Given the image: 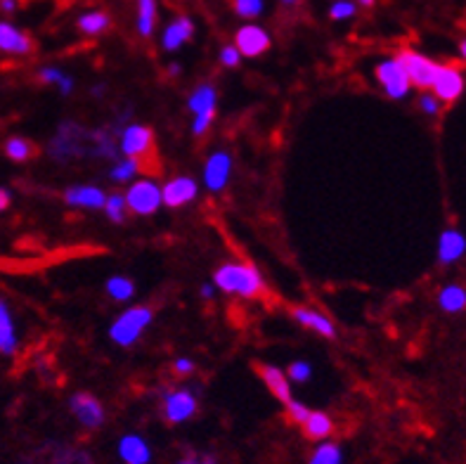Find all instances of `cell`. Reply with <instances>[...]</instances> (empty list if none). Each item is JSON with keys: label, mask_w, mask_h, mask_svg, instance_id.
<instances>
[{"label": "cell", "mask_w": 466, "mask_h": 464, "mask_svg": "<svg viewBox=\"0 0 466 464\" xmlns=\"http://www.w3.org/2000/svg\"><path fill=\"white\" fill-rule=\"evenodd\" d=\"M214 285L220 292L241 298H256L266 294V279L258 268L251 263H240V261L218 265V271L214 272Z\"/></svg>", "instance_id": "obj_1"}, {"label": "cell", "mask_w": 466, "mask_h": 464, "mask_svg": "<svg viewBox=\"0 0 466 464\" xmlns=\"http://www.w3.org/2000/svg\"><path fill=\"white\" fill-rule=\"evenodd\" d=\"M93 133L88 128L73 124V121H62L57 133L47 142V154L57 164H69L72 159L80 157H93Z\"/></svg>", "instance_id": "obj_2"}, {"label": "cell", "mask_w": 466, "mask_h": 464, "mask_svg": "<svg viewBox=\"0 0 466 464\" xmlns=\"http://www.w3.org/2000/svg\"><path fill=\"white\" fill-rule=\"evenodd\" d=\"M154 308L152 305H133L114 320L109 327V339L121 348H131L135 341H140V337L147 331V327L152 325Z\"/></svg>", "instance_id": "obj_3"}, {"label": "cell", "mask_w": 466, "mask_h": 464, "mask_svg": "<svg viewBox=\"0 0 466 464\" xmlns=\"http://www.w3.org/2000/svg\"><path fill=\"white\" fill-rule=\"evenodd\" d=\"M216 107H218V90L214 83H199L190 93L187 99V109L194 114L192 121V135L194 138H204L216 119Z\"/></svg>", "instance_id": "obj_4"}, {"label": "cell", "mask_w": 466, "mask_h": 464, "mask_svg": "<svg viewBox=\"0 0 466 464\" xmlns=\"http://www.w3.org/2000/svg\"><path fill=\"white\" fill-rule=\"evenodd\" d=\"M123 197H126L128 213H135V216H152L159 211V206H164L161 204V187L149 178L135 180Z\"/></svg>", "instance_id": "obj_5"}, {"label": "cell", "mask_w": 466, "mask_h": 464, "mask_svg": "<svg viewBox=\"0 0 466 464\" xmlns=\"http://www.w3.org/2000/svg\"><path fill=\"white\" fill-rule=\"evenodd\" d=\"M374 73H377V81L384 88V93L391 99H405L410 95V90H412V83L407 79V72L402 69L398 57L381 60L377 64V69H374Z\"/></svg>", "instance_id": "obj_6"}, {"label": "cell", "mask_w": 466, "mask_h": 464, "mask_svg": "<svg viewBox=\"0 0 466 464\" xmlns=\"http://www.w3.org/2000/svg\"><path fill=\"white\" fill-rule=\"evenodd\" d=\"M398 62L407 72V79L412 86L421 88V90H428L433 86V79H436L440 66L438 62H433L431 57L417 53V50H402L398 55Z\"/></svg>", "instance_id": "obj_7"}, {"label": "cell", "mask_w": 466, "mask_h": 464, "mask_svg": "<svg viewBox=\"0 0 466 464\" xmlns=\"http://www.w3.org/2000/svg\"><path fill=\"white\" fill-rule=\"evenodd\" d=\"M119 150L123 157H131V159H145L147 154H152L154 150V133L149 126H142V124H131V126H123V131L119 133Z\"/></svg>", "instance_id": "obj_8"}, {"label": "cell", "mask_w": 466, "mask_h": 464, "mask_svg": "<svg viewBox=\"0 0 466 464\" xmlns=\"http://www.w3.org/2000/svg\"><path fill=\"white\" fill-rule=\"evenodd\" d=\"M197 396L190 389H174L164 393V417L168 425H182L197 415Z\"/></svg>", "instance_id": "obj_9"}, {"label": "cell", "mask_w": 466, "mask_h": 464, "mask_svg": "<svg viewBox=\"0 0 466 464\" xmlns=\"http://www.w3.org/2000/svg\"><path fill=\"white\" fill-rule=\"evenodd\" d=\"M69 410L80 426L86 429H100L105 425V408L93 393L79 391L69 398Z\"/></svg>", "instance_id": "obj_10"}, {"label": "cell", "mask_w": 466, "mask_h": 464, "mask_svg": "<svg viewBox=\"0 0 466 464\" xmlns=\"http://www.w3.org/2000/svg\"><path fill=\"white\" fill-rule=\"evenodd\" d=\"M233 176V154L225 150H216L208 154L204 164V185L208 193H223Z\"/></svg>", "instance_id": "obj_11"}, {"label": "cell", "mask_w": 466, "mask_h": 464, "mask_svg": "<svg viewBox=\"0 0 466 464\" xmlns=\"http://www.w3.org/2000/svg\"><path fill=\"white\" fill-rule=\"evenodd\" d=\"M270 33L258 24H244L234 33V47L240 50L241 57H260L270 50Z\"/></svg>", "instance_id": "obj_12"}, {"label": "cell", "mask_w": 466, "mask_h": 464, "mask_svg": "<svg viewBox=\"0 0 466 464\" xmlns=\"http://www.w3.org/2000/svg\"><path fill=\"white\" fill-rule=\"evenodd\" d=\"M464 73L457 69V66L450 64H440L436 79H433V95L440 99V102H454L460 99L464 93Z\"/></svg>", "instance_id": "obj_13"}, {"label": "cell", "mask_w": 466, "mask_h": 464, "mask_svg": "<svg viewBox=\"0 0 466 464\" xmlns=\"http://www.w3.org/2000/svg\"><path fill=\"white\" fill-rule=\"evenodd\" d=\"M197 193H199L197 180L190 178V176H178L161 187V204L168 206V209H182V206L192 204Z\"/></svg>", "instance_id": "obj_14"}, {"label": "cell", "mask_w": 466, "mask_h": 464, "mask_svg": "<svg viewBox=\"0 0 466 464\" xmlns=\"http://www.w3.org/2000/svg\"><path fill=\"white\" fill-rule=\"evenodd\" d=\"M36 50V40L10 21H0V53L10 57H29Z\"/></svg>", "instance_id": "obj_15"}, {"label": "cell", "mask_w": 466, "mask_h": 464, "mask_svg": "<svg viewBox=\"0 0 466 464\" xmlns=\"http://www.w3.org/2000/svg\"><path fill=\"white\" fill-rule=\"evenodd\" d=\"M466 253V235L457 228H445L438 239V263L453 265L464 259Z\"/></svg>", "instance_id": "obj_16"}, {"label": "cell", "mask_w": 466, "mask_h": 464, "mask_svg": "<svg viewBox=\"0 0 466 464\" xmlns=\"http://www.w3.org/2000/svg\"><path fill=\"white\" fill-rule=\"evenodd\" d=\"M192 36L194 21L190 20L187 14H180V17H175V20L164 29V33H161V47H164L166 53H175V50H180L185 43H190Z\"/></svg>", "instance_id": "obj_17"}, {"label": "cell", "mask_w": 466, "mask_h": 464, "mask_svg": "<svg viewBox=\"0 0 466 464\" xmlns=\"http://www.w3.org/2000/svg\"><path fill=\"white\" fill-rule=\"evenodd\" d=\"M292 318L296 320L301 327H306V330L315 331V334H320V337L336 339V325H334L332 320L326 318V315L313 311V308L296 305V308H292Z\"/></svg>", "instance_id": "obj_18"}, {"label": "cell", "mask_w": 466, "mask_h": 464, "mask_svg": "<svg viewBox=\"0 0 466 464\" xmlns=\"http://www.w3.org/2000/svg\"><path fill=\"white\" fill-rule=\"evenodd\" d=\"M107 193L97 185H72L64 190V202L73 209H102Z\"/></svg>", "instance_id": "obj_19"}, {"label": "cell", "mask_w": 466, "mask_h": 464, "mask_svg": "<svg viewBox=\"0 0 466 464\" xmlns=\"http://www.w3.org/2000/svg\"><path fill=\"white\" fill-rule=\"evenodd\" d=\"M256 370H258L260 379H263L267 389H270V393H273L282 405H287L289 400H292L293 398L292 386H289V377L284 374V370H280V367H275V365H267V363H258Z\"/></svg>", "instance_id": "obj_20"}, {"label": "cell", "mask_w": 466, "mask_h": 464, "mask_svg": "<svg viewBox=\"0 0 466 464\" xmlns=\"http://www.w3.org/2000/svg\"><path fill=\"white\" fill-rule=\"evenodd\" d=\"M119 458L123 460V464H149L152 462V448L138 434H126L119 441Z\"/></svg>", "instance_id": "obj_21"}, {"label": "cell", "mask_w": 466, "mask_h": 464, "mask_svg": "<svg viewBox=\"0 0 466 464\" xmlns=\"http://www.w3.org/2000/svg\"><path fill=\"white\" fill-rule=\"evenodd\" d=\"M20 348V337H17V325H14L13 311L5 304V298H0V356H14Z\"/></svg>", "instance_id": "obj_22"}, {"label": "cell", "mask_w": 466, "mask_h": 464, "mask_svg": "<svg viewBox=\"0 0 466 464\" xmlns=\"http://www.w3.org/2000/svg\"><path fill=\"white\" fill-rule=\"evenodd\" d=\"M76 27L86 36H102L112 29V14L105 13V10H90V13L80 14L76 20Z\"/></svg>", "instance_id": "obj_23"}, {"label": "cell", "mask_w": 466, "mask_h": 464, "mask_svg": "<svg viewBox=\"0 0 466 464\" xmlns=\"http://www.w3.org/2000/svg\"><path fill=\"white\" fill-rule=\"evenodd\" d=\"M301 426H303V434H306V438H310V441H325V438L332 436L334 431L332 417L320 410H310L308 419Z\"/></svg>", "instance_id": "obj_24"}, {"label": "cell", "mask_w": 466, "mask_h": 464, "mask_svg": "<svg viewBox=\"0 0 466 464\" xmlns=\"http://www.w3.org/2000/svg\"><path fill=\"white\" fill-rule=\"evenodd\" d=\"M38 81L40 83H47V86H55L60 90V95L69 98L73 93V76H69L67 72H62L60 66H40L38 69Z\"/></svg>", "instance_id": "obj_25"}, {"label": "cell", "mask_w": 466, "mask_h": 464, "mask_svg": "<svg viewBox=\"0 0 466 464\" xmlns=\"http://www.w3.org/2000/svg\"><path fill=\"white\" fill-rule=\"evenodd\" d=\"M138 5V17H135V29L142 39H149L157 27V0H135Z\"/></svg>", "instance_id": "obj_26"}, {"label": "cell", "mask_w": 466, "mask_h": 464, "mask_svg": "<svg viewBox=\"0 0 466 464\" xmlns=\"http://www.w3.org/2000/svg\"><path fill=\"white\" fill-rule=\"evenodd\" d=\"M438 305L445 313H462L466 308V289L457 282L445 285L438 294Z\"/></svg>", "instance_id": "obj_27"}, {"label": "cell", "mask_w": 466, "mask_h": 464, "mask_svg": "<svg viewBox=\"0 0 466 464\" xmlns=\"http://www.w3.org/2000/svg\"><path fill=\"white\" fill-rule=\"evenodd\" d=\"M105 289H107V294L116 304H128L135 296V282L131 278H126V275H114V278H109Z\"/></svg>", "instance_id": "obj_28"}, {"label": "cell", "mask_w": 466, "mask_h": 464, "mask_svg": "<svg viewBox=\"0 0 466 464\" xmlns=\"http://www.w3.org/2000/svg\"><path fill=\"white\" fill-rule=\"evenodd\" d=\"M3 150H5L7 159L14 161V164H24V161H29L36 154L34 142H29L27 138H20V135H14V138L7 140Z\"/></svg>", "instance_id": "obj_29"}, {"label": "cell", "mask_w": 466, "mask_h": 464, "mask_svg": "<svg viewBox=\"0 0 466 464\" xmlns=\"http://www.w3.org/2000/svg\"><path fill=\"white\" fill-rule=\"evenodd\" d=\"M140 161L131 159V157H123V159H116L109 168V180L112 183H131V180L140 173Z\"/></svg>", "instance_id": "obj_30"}, {"label": "cell", "mask_w": 466, "mask_h": 464, "mask_svg": "<svg viewBox=\"0 0 466 464\" xmlns=\"http://www.w3.org/2000/svg\"><path fill=\"white\" fill-rule=\"evenodd\" d=\"M308 464H343V452H341V445L334 443V441H325L313 451Z\"/></svg>", "instance_id": "obj_31"}, {"label": "cell", "mask_w": 466, "mask_h": 464, "mask_svg": "<svg viewBox=\"0 0 466 464\" xmlns=\"http://www.w3.org/2000/svg\"><path fill=\"white\" fill-rule=\"evenodd\" d=\"M102 209H105V213H107V219L112 220V223H116V226H121V223L126 220L128 206H126V197H123V194H119V193L107 194Z\"/></svg>", "instance_id": "obj_32"}, {"label": "cell", "mask_w": 466, "mask_h": 464, "mask_svg": "<svg viewBox=\"0 0 466 464\" xmlns=\"http://www.w3.org/2000/svg\"><path fill=\"white\" fill-rule=\"evenodd\" d=\"M233 7L241 20H258L266 10V0H233Z\"/></svg>", "instance_id": "obj_33"}, {"label": "cell", "mask_w": 466, "mask_h": 464, "mask_svg": "<svg viewBox=\"0 0 466 464\" xmlns=\"http://www.w3.org/2000/svg\"><path fill=\"white\" fill-rule=\"evenodd\" d=\"M355 14H358V5L353 0H334L332 7H329V20L332 21L353 20Z\"/></svg>", "instance_id": "obj_34"}, {"label": "cell", "mask_w": 466, "mask_h": 464, "mask_svg": "<svg viewBox=\"0 0 466 464\" xmlns=\"http://www.w3.org/2000/svg\"><path fill=\"white\" fill-rule=\"evenodd\" d=\"M292 382H296V384H303V382H308V379L313 377V365L306 363V360H296V363L289 365V374H287Z\"/></svg>", "instance_id": "obj_35"}, {"label": "cell", "mask_w": 466, "mask_h": 464, "mask_svg": "<svg viewBox=\"0 0 466 464\" xmlns=\"http://www.w3.org/2000/svg\"><path fill=\"white\" fill-rule=\"evenodd\" d=\"M284 408H287L289 417H292L293 422H296V425H303V422H306V419H308V415H310V410H308V405H303V403H301V400H296V398H292V400H289V403L284 405Z\"/></svg>", "instance_id": "obj_36"}, {"label": "cell", "mask_w": 466, "mask_h": 464, "mask_svg": "<svg viewBox=\"0 0 466 464\" xmlns=\"http://www.w3.org/2000/svg\"><path fill=\"white\" fill-rule=\"evenodd\" d=\"M240 62H241V55H240V50L234 47V43H230V46H225V47H220V64L234 69V66H240Z\"/></svg>", "instance_id": "obj_37"}, {"label": "cell", "mask_w": 466, "mask_h": 464, "mask_svg": "<svg viewBox=\"0 0 466 464\" xmlns=\"http://www.w3.org/2000/svg\"><path fill=\"white\" fill-rule=\"evenodd\" d=\"M440 105H443V102H440V99L431 93H424L419 98V109L424 114H428V116H438Z\"/></svg>", "instance_id": "obj_38"}, {"label": "cell", "mask_w": 466, "mask_h": 464, "mask_svg": "<svg viewBox=\"0 0 466 464\" xmlns=\"http://www.w3.org/2000/svg\"><path fill=\"white\" fill-rule=\"evenodd\" d=\"M174 370H175V374H182V377H187V374H194V370H197V363L190 358H175Z\"/></svg>", "instance_id": "obj_39"}, {"label": "cell", "mask_w": 466, "mask_h": 464, "mask_svg": "<svg viewBox=\"0 0 466 464\" xmlns=\"http://www.w3.org/2000/svg\"><path fill=\"white\" fill-rule=\"evenodd\" d=\"M20 10V0H0V13L14 14Z\"/></svg>", "instance_id": "obj_40"}, {"label": "cell", "mask_w": 466, "mask_h": 464, "mask_svg": "<svg viewBox=\"0 0 466 464\" xmlns=\"http://www.w3.org/2000/svg\"><path fill=\"white\" fill-rule=\"evenodd\" d=\"M13 204V193H10V190H7V187H3L0 185V213L5 211L7 206Z\"/></svg>", "instance_id": "obj_41"}, {"label": "cell", "mask_w": 466, "mask_h": 464, "mask_svg": "<svg viewBox=\"0 0 466 464\" xmlns=\"http://www.w3.org/2000/svg\"><path fill=\"white\" fill-rule=\"evenodd\" d=\"M214 294H216L214 285L201 287V298H204V301H211V298H214Z\"/></svg>", "instance_id": "obj_42"}, {"label": "cell", "mask_w": 466, "mask_h": 464, "mask_svg": "<svg viewBox=\"0 0 466 464\" xmlns=\"http://www.w3.org/2000/svg\"><path fill=\"white\" fill-rule=\"evenodd\" d=\"M197 460H199V464H218L214 455H208V452L207 455H197Z\"/></svg>", "instance_id": "obj_43"}, {"label": "cell", "mask_w": 466, "mask_h": 464, "mask_svg": "<svg viewBox=\"0 0 466 464\" xmlns=\"http://www.w3.org/2000/svg\"><path fill=\"white\" fill-rule=\"evenodd\" d=\"M282 7H287V10H293L296 5H301V0H280Z\"/></svg>", "instance_id": "obj_44"}, {"label": "cell", "mask_w": 466, "mask_h": 464, "mask_svg": "<svg viewBox=\"0 0 466 464\" xmlns=\"http://www.w3.org/2000/svg\"><path fill=\"white\" fill-rule=\"evenodd\" d=\"M180 72H182V69H180V64H178V62H174V64L168 66V73H171V76H178Z\"/></svg>", "instance_id": "obj_45"}, {"label": "cell", "mask_w": 466, "mask_h": 464, "mask_svg": "<svg viewBox=\"0 0 466 464\" xmlns=\"http://www.w3.org/2000/svg\"><path fill=\"white\" fill-rule=\"evenodd\" d=\"M178 464H199V460H197V455H190V458H182Z\"/></svg>", "instance_id": "obj_46"}, {"label": "cell", "mask_w": 466, "mask_h": 464, "mask_svg": "<svg viewBox=\"0 0 466 464\" xmlns=\"http://www.w3.org/2000/svg\"><path fill=\"white\" fill-rule=\"evenodd\" d=\"M355 5H362V7H374V3H377V0H353Z\"/></svg>", "instance_id": "obj_47"}, {"label": "cell", "mask_w": 466, "mask_h": 464, "mask_svg": "<svg viewBox=\"0 0 466 464\" xmlns=\"http://www.w3.org/2000/svg\"><path fill=\"white\" fill-rule=\"evenodd\" d=\"M105 90H107L105 86H95L93 90H90V95H93V98H97V95H105Z\"/></svg>", "instance_id": "obj_48"}, {"label": "cell", "mask_w": 466, "mask_h": 464, "mask_svg": "<svg viewBox=\"0 0 466 464\" xmlns=\"http://www.w3.org/2000/svg\"><path fill=\"white\" fill-rule=\"evenodd\" d=\"M460 57L466 62V39L460 43Z\"/></svg>", "instance_id": "obj_49"}]
</instances>
